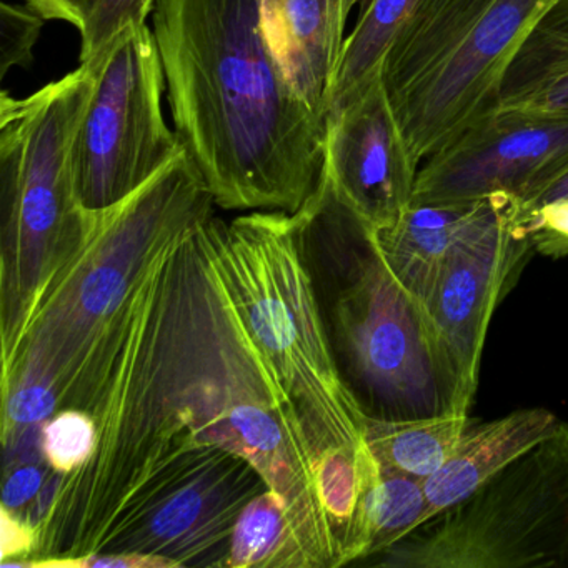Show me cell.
<instances>
[{"label": "cell", "mask_w": 568, "mask_h": 568, "mask_svg": "<svg viewBox=\"0 0 568 568\" xmlns=\"http://www.w3.org/2000/svg\"><path fill=\"white\" fill-rule=\"evenodd\" d=\"M214 215V214H212ZM212 215L172 232L55 387L59 410L94 418L98 445L65 475L18 568L101 554L125 511L199 455L225 450L284 498L298 568L344 567L301 415L225 281Z\"/></svg>", "instance_id": "6da1fadb"}, {"label": "cell", "mask_w": 568, "mask_h": 568, "mask_svg": "<svg viewBox=\"0 0 568 568\" xmlns=\"http://www.w3.org/2000/svg\"><path fill=\"white\" fill-rule=\"evenodd\" d=\"M175 131L225 211L297 214L324 178L327 122L288 85L258 0H155Z\"/></svg>", "instance_id": "7a4b0ae2"}, {"label": "cell", "mask_w": 568, "mask_h": 568, "mask_svg": "<svg viewBox=\"0 0 568 568\" xmlns=\"http://www.w3.org/2000/svg\"><path fill=\"white\" fill-rule=\"evenodd\" d=\"M209 227L242 315L301 415L318 491L354 490L374 460L365 442L368 414L335 361L304 261L301 214L252 212L231 222L212 215Z\"/></svg>", "instance_id": "3957f363"}, {"label": "cell", "mask_w": 568, "mask_h": 568, "mask_svg": "<svg viewBox=\"0 0 568 568\" xmlns=\"http://www.w3.org/2000/svg\"><path fill=\"white\" fill-rule=\"evenodd\" d=\"M214 205L184 151L124 201L92 211L42 285L21 334L2 348V390L44 384L55 392L124 302L145 258L172 232L214 214Z\"/></svg>", "instance_id": "277c9868"}, {"label": "cell", "mask_w": 568, "mask_h": 568, "mask_svg": "<svg viewBox=\"0 0 568 568\" xmlns=\"http://www.w3.org/2000/svg\"><path fill=\"white\" fill-rule=\"evenodd\" d=\"M298 212L305 237L328 258L335 344L364 410L390 420L458 412L424 307L395 277L377 231L338 197L325 168Z\"/></svg>", "instance_id": "5b68a950"}, {"label": "cell", "mask_w": 568, "mask_h": 568, "mask_svg": "<svg viewBox=\"0 0 568 568\" xmlns=\"http://www.w3.org/2000/svg\"><path fill=\"white\" fill-rule=\"evenodd\" d=\"M95 82L94 62L28 98L0 94V328L21 334L36 298L91 212L79 201L72 145Z\"/></svg>", "instance_id": "8992f818"}, {"label": "cell", "mask_w": 568, "mask_h": 568, "mask_svg": "<svg viewBox=\"0 0 568 568\" xmlns=\"http://www.w3.org/2000/svg\"><path fill=\"white\" fill-rule=\"evenodd\" d=\"M558 0H418L382 62L412 155L424 162L498 109L501 82Z\"/></svg>", "instance_id": "52a82bcc"}, {"label": "cell", "mask_w": 568, "mask_h": 568, "mask_svg": "<svg viewBox=\"0 0 568 568\" xmlns=\"http://www.w3.org/2000/svg\"><path fill=\"white\" fill-rule=\"evenodd\" d=\"M381 555L388 568H568V422Z\"/></svg>", "instance_id": "ba28073f"}, {"label": "cell", "mask_w": 568, "mask_h": 568, "mask_svg": "<svg viewBox=\"0 0 568 568\" xmlns=\"http://www.w3.org/2000/svg\"><path fill=\"white\" fill-rule=\"evenodd\" d=\"M95 64V82L72 145L79 201L102 211L148 184L185 151L165 121L168 91L154 31L131 26Z\"/></svg>", "instance_id": "9c48e42d"}, {"label": "cell", "mask_w": 568, "mask_h": 568, "mask_svg": "<svg viewBox=\"0 0 568 568\" xmlns=\"http://www.w3.org/2000/svg\"><path fill=\"white\" fill-rule=\"evenodd\" d=\"M534 244L514 199H481L424 305L435 351L454 385L455 405L462 414H468L477 392L491 315L514 287Z\"/></svg>", "instance_id": "30bf717a"}, {"label": "cell", "mask_w": 568, "mask_h": 568, "mask_svg": "<svg viewBox=\"0 0 568 568\" xmlns=\"http://www.w3.org/2000/svg\"><path fill=\"white\" fill-rule=\"evenodd\" d=\"M267 487L257 468L212 450L142 495L115 525L101 554L168 558L181 567H227L245 505Z\"/></svg>", "instance_id": "8fae6325"}, {"label": "cell", "mask_w": 568, "mask_h": 568, "mask_svg": "<svg viewBox=\"0 0 568 568\" xmlns=\"http://www.w3.org/2000/svg\"><path fill=\"white\" fill-rule=\"evenodd\" d=\"M568 165V118L497 109L418 169L412 204L525 201Z\"/></svg>", "instance_id": "7c38bea8"}, {"label": "cell", "mask_w": 568, "mask_h": 568, "mask_svg": "<svg viewBox=\"0 0 568 568\" xmlns=\"http://www.w3.org/2000/svg\"><path fill=\"white\" fill-rule=\"evenodd\" d=\"M418 165L381 72L328 115L325 172L338 197L375 231L390 227L410 207Z\"/></svg>", "instance_id": "4fadbf2b"}, {"label": "cell", "mask_w": 568, "mask_h": 568, "mask_svg": "<svg viewBox=\"0 0 568 568\" xmlns=\"http://www.w3.org/2000/svg\"><path fill=\"white\" fill-rule=\"evenodd\" d=\"M361 0H258L261 28L285 81L327 122L345 49V28Z\"/></svg>", "instance_id": "5bb4252c"}, {"label": "cell", "mask_w": 568, "mask_h": 568, "mask_svg": "<svg viewBox=\"0 0 568 568\" xmlns=\"http://www.w3.org/2000/svg\"><path fill=\"white\" fill-rule=\"evenodd\" d=\"M558 424L557 415L547 408H521L485 424L468 425L444 467L424 481L430 518L474 494Z\"/></svg>", "instance_id": "9a60e30c"}, {"label": "cell", "mask_w": 568, "mask_h": 568, "mask_svg": "<svg viewBox=\"0 0 568 568\" xmlns=\"http://www.w3.org/2000/svg\"><path fill=\"white\" fill-rule=\"evenodd\" d=\"M477 202L410 204L390 227L377 231L378 242L395 277L424 307Z\"/></svg>", "instance_id": "2e32d148"}, {"label": "cell", "mask_w": 568, "mask_h": 568, "mask_svg": "<svg viewBox=\"0 0 568 568\" xmlns=\"http://www.w3.org/2000/svg\"><path fill=\"white\" fill-rule=\"evenodd\" d=\"M498 109L568 118V0L555 2L518 49Z\"/></svg>", "instance_id": "e0dca14e"}, {"label": "cell", "mask_w": 568, "mask_h": 568, "mask_svg": "<svg viewBox=\"0 0 568 568\" xmlns=\"http://www.w3.org/2000/svg\"><path fill=\"white\" fill-rule=\"evenodd\" d=\"M468 425L462 412L404 420L368 415L365 442L382 467L425 481L444 467Z\"/></svg>", "instance_id": "ac0fdd59"}, {"label": "cell", "mask_w": 568, "mask_h": 568, "mask_svg": "<svg viewBox=\"0 0 568 568\" xmlns=\"http://www.w3.org/2000/svg\"><path fill=\"white\" fill-rule=\"evenodd\" d=\"M424 480L378 464L358 504L354 561L381 555L428 521Z\"/></svg>", "instance_id": "d6986e66"}, {"label": "cell", "mask_w": 568, "mask_h": 568, "mask_svg": "<svg viewBox=\"0 0 568 568\" xmlns=\"http://www.w3.org/2000/svg\"><path fill=\"white\" fill-rule=\"evenodd\" d=\"M418 0H367L354 31L345 41L327 118L347 104L377 72L395 36L410 18Z\"/></svg>", "instance_id": "ffe728a7"}, {"label": "cell", "mask_w": 568, "mask_h": 568, "mask_svg": "<svg viewBox=\"0 0 568 568\" xmlns=\"http://www.w3.org/2000/svg\"><path fill=\"white\" fill-rule=\"evenodd\" d=\"M298 568L287 505L271 488L252 498L239 515L225 568Z\"/></svg>", "instance_id": "44dd1931"}, {"label": "cell", "mask_w": 568, "mask_h": 568, "mask_svg": "<svg viewBox=\"0 0 568 568\" xmlns=\"http://www.w3.org/2000/svg\"><path fill=\"white\" fill-rule=\"evenodd\" d=\"M98 425L94 418L78 408H62L49 418L42 430L45 462L52 470L69 475L94 454Z\"/></svg>", "instance_id": "7402d4cb"}, {"label": "cell", "mask_w": 568, "mask_h": 568, "mask_svg": "<svg viewBox=\"0 0 568 568\" xmlns=\"http://www.w3.org/2000/svg\"><path fill=\"white\" fill-rule=\"evenodd\" d=\"M155 0H94L81 31V62L101 58L111 42L131 26L148 24Z\"/></svg>", "instance_id": "603a6c76"}, {"label": "cell", "mask_w": 568, "mask_h": 568, "mask_svg": "<svg viewBox=\"0 0 568 568\" xmlns=\"http://www.w3.org/2000/svg\"><path fill=\"white\" fill-rule=\"evenodd\" d=\"M48 19L31 4H0V78L12 68L28 69Z\"/></svg>", "instance_id": "cb8c5ba5"}, {"label": "cell", "mask_w": 568, "mask_h": 568, "mask_svg": "<svg viewBox=\"0 0 568 568\" xmlns=\"http://www.w3.org/2000/svg\"><path fill=\"white\" fill-rule=\"evenodd\" d=\"M59 412V397L44 384H21L2 390V438L28 425L45 424Z\"/></svg>", "instance_id": "d4e9b609"}, {"label": "cell", "mask_w": 568, "mask_h": 568, "mask_svg": "<svg viewBox=\"0 0 568 568\" xmlns=\"http://www.w3.org/2000/svg\"><path fill=\"white\" fill-rule=\"evenodd\" d=\"M51 471L49 464L19 465L4 471L2 508L21 517L44 487Z\"/></svg>", "instance_id": "484cf974"}, {"label": "cell", "mask_w": 568, "mask_h": 568, "mask_svg": "<svg viewBox=\"0 0 568 568\" xmlns=\"http://www.w3.org/2000/svg\"><path fill=\"white\" fill-rule=\"evenodd\" d=\"M2 567H18L29 560L36 547V530L18 515L2 508Z\"/></svg>", "instance_id": "4316f807"}, {"label": "cell", "mask_w": 568, "mask_h": 568, "mask_svg": "<svg viewBox=\"0 0 568 568\" xmlns=\"http://www.w3.org/2000/svg\"><path fill=\"white\" fill-rule=\"evenodd\" d=\"M528 231L534 234L535 244L544 248H567L568 202L541 209L530 222Z\"/></svg>", "instance_id": "83f0119b"}, {"label": "cell", "mask_w": 568, "mask_h": 568, "mask_svg": "<svg viewBox=\"0 0 568 568\" xmlns=\"http://www.w3.org/2000/svg\"><path fill=\"white\" fill-rule=\"evenodd\" d=\"M54 568H175L168 558L139 554H89L59 561Z\"/></svg>", "instance_id": "f1b7e54d"}, {"label": "cell", "mask_w": 568, "mask_h": 568, "mask_svg": "<svg viewBox=\"0 0 568 568\" xmlns=\"http://www.w3.org/2000/svg\"><path fill=\"white\" fill-rule=\"evenodd\" d=\"M561 202H568V165L561 169L544 187L531 194L530 197L521 202H515V209H517L518 219L528 227V222L541 209L548 207V205L561 204Z\"/></svg>", "instance_id": "f546056e"}, {"label": "cell", "mask_w": 568, "mask_h": 568, "mask_svg": "<svg viewBox=\"0 0 568 568\" xmlns=\"http://www.w3.org/2000/svg\"><path fill=\"white\" fill-rule=\"evenodd\" d=\"M38 9L48 21H62L74 26L79 32L84 29L94 0H26Z\"/></svg>", "instance_id": "4dcf8cb0"}]
</instances>
